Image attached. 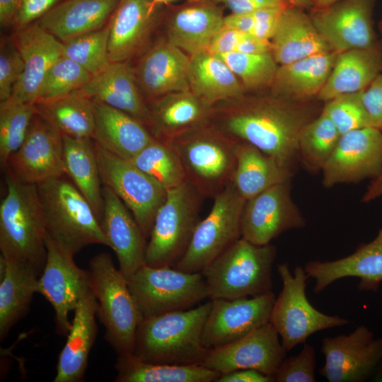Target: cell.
<instances>
[{"label":"cell","instance_id":"cell-1","mask_svg":"<svg viewBox=\"0 0 382 382\" xmlns=\"http://www.w3.org/2000/svg\"><path fill=\"white\" fill-rule=\"evenodd\" d=\"M308 102L268 95H244L212 106L209 122L237 141L250 144L274 158L294 175L303 128L320 113Z\"/></svg>","mask_w":382,"mask_h":382},{"label":"cell","instance_id":"cell-2","mask_svg":"<svg viewBox=\"0 0 382 382\" xmlns=\"http://www.w3.org/2000/svg\"><path fill=\"white\" fill-rule=\"evenodd\" d=\"M211 306L212 301L141 319L132 354L148 362L201 364L210 350L202 334Z\"/></svg>","mask_w":382,"mask_h":382},{"label":"cell","instance_id":"cell-3","mask_svg":"<svg viewBox=\"0 0 382 382\" xmlns=\"http://www.w3.org/2000/svg\"><path fill=\"white\" fill-rule=\"evenodd\" d=\"M0 204V250L6 258L28 262L42 273L47 255L45 216L35 184L7 172Z\"/></svg>","mask_w":382,"mask_h":382},{"label":"cell","instance_id":"cell-4","mask_svg":"<svg viewBox=\"0 0 382 382\" xmlns=\"http://www.w3.org/2000/svg\"><path fill=\"white\" fill-rule=\"evenodd\" d=\"M276 256L274 245H256L240 238L201 272L208 298L234 299L272 291Z\"/></svg>","mask_w":382,"mask_h":382},{"label":"cell","instance_id":"cell-5","mask_svg":"<svg viewBox=\"0 0 382 382\" xmlns=\"http://www.w3.org/2000/svg\"><path fill=\"white\" fill-rule=\"evenodd\" d=\"M48 235L75 255L84 247H110L92 207L77 187L62 177L36 185Z\"/></svg>","mask_w":382,"mask_h":382},{"label":"cell","instance_id":"cell-6","mask_svg":"<svg viewBox=\"0 0 382 382\" xmlns=\"http://www.w3.org/2000/svg\"><path fill=\"white\" fill-rule=\"evenodd\" d=\"M187 181L204 198L214 199L231 182L237 141L209 122L170 141Z\"/></svg>","mask_w":382,"mask_h":382},{"label":"cell","instance_id":"cell-7","mask_svg":"<svg viewBox=\"0 0 382 382\" xmlns=\"http://www.w3.org/2000/svg\"><path fill=\"white\" fill-rule=\"evenodd\" d=\"M88 265L89 285L97 300V316L105 328V337L117 356L132 354L141 318L128 279L107 253L96 255Z\"/></svg>","mask_w":382,"mask_h":382},{"label":"cell","instance_id":"cell-8","mask_svg":"<svg viewBox=\"0 0 382 382\" xmlns=\"http://www.w3.org/2000/svg\"><path fill=\"white\" fill-rule=\"evenodd\" d=\"M203 199L187 181L167 190L146 244V265L175 267L186 253L200 221Z\"/></svg>","mask_w":382,"mask_h":382},{"label":"cell","instance_id":"cell-9","mask_svg":"<svg viewBox=\"0 0 382 382\" xmlns=\"http://www.w3.org/2000/svg\"><path fill=\"white\" fill-rule=\"evenodd\" d=\"M277 270L282 288L275 299L270 322L287 351L303 344L316 332L349 323L346 318L327 315L313 306L306 294L308 278L303 267L296 266L291 272L288 264L282 263L277 265Z\"/></svg>","mask_w":382,"mask_h":382},{"label":"cell","instance_id":"cell-10","mask_svg":"<svg viewBox=\"0 0 382 382\" xmlns=\"http://www.w3.org/2000/svg\"><path fill=\"white\" fill-rule=\"evenodd\" d=\"M141 319L192 308L208 298L205 279L169 267L144 265L128 279Z\"/></svg>","mask_w":382,"mask_h":382},{"label":"cell","instance_id":"cell-11","mask_svg":"<svg viewBox=\"0 0 382 382\" xmlns=\"http://www.w3.org/2000/svg\"><path fill=\"white\" fill-rule=\"evenodd\" d=\"M245 199L231 183L214 198L209 214L198 223L190 245L174 268L202 272L242 237L241 217Z\"/></svg>","mask_w":382,"mask_h":382},{"label":"cell","instance_id":"cell-12","mask_svg":"<svg viewBox=\"0 0 382 382\" xmlns=\"http://www.w3.org/2000/svg\"><path fill=\"white\" fill-rule=\"evenodd\" d=\"M101 182L129 209L149 239L156 214L167 190L139 169L130 160L117 156L95 143Z\"/></svg>","mask_w":382,"mask_h":382},{"label":"cell","instance_id":"cell-13","mask_svg":"<svg viewBox=\"0 0 382 382\" xmlns=\"http://www.w3.org/2000/svg\"><path fill=\"white\" fill-rule=\"evenodd\" d=\"M46 250L37 293L54 309L57 334L67 335L71 325L69 313L74 311L81 298L90 289L88 272L78 267L74 260V255L58 245L48 233Z\"/></svg>","mask_w":382,"mask_h":382},{"label":"cell","instance_id":"cell-14","mask_svg":"<svg viewBox=\"0 0 382 382\" xmlns=\"http://www.w3.org/2000/svg\"><path fill=\"white\" fill-rule=\"evenodd\" d=\"M289 179L245 200L241 217L242 238L256 245H267L282 233L306 226L291 195Z\"/></svg>","mask_w":382,"mask_h":382},{"label":"cell","instance_id":"cell-15","mask_svg":"<svg viewBox=\"0 0 382 382\" xmlns=\"http://www.w3.org/2000/svg\"><path fill=\"white\" fill-rule=\"evenodd\" d=\"M320 351L325 364L319 373L328 381L362 382L382 361V337L360 325L348 335L324 337Z\"/></svg>","mask_w":382,"mask_h":382},{"label":"cell","instance_id":"cell-16","mask_svg":"<svg viewBox=\"0 0 382 382\" xmlns=\"http://www.w3.org/2000/svg\"><path fill=\"white\" fill-rule=\"evenodd\" d=\"M6 170L16 179L38 184L66 174L62 134L36 112L21 146Z\"/></svg>","mask_w":382,"mask_h":382},{"label":"cell","instance_id":"cell-17","mask_svg":"<svg viewBox=\"0 0 382 382\" xmlns=\"http://www.w3.org/2000/svg\"><path fill=\"white\" fill-rule=\"evenodd\" d=\"M321 172L325 187L375 179L382 173V132L368 127L342 134Z\"/></svg>","mask_w":382,"mask_h":382},{"label":"cell","instance_id":"cell-18","mask_svg":"<svg viewBox=\"0 0 382 382\" xmlns=\"http://www.w3.org/2000/svg\"><path fill=\"white\" fill-rule=\"evenodd\" d=\"M279 337L269 322L236 341L211 349L201 365L221 374L255 369L274 378L287 351Z\"/></svg>","mask_w":382,"mask_h":382},{"label":"cell","instance_id":"cell-19","mask_svg":"<svg viewBox=\"0 0 382 382\" xmlns=\"http://www.w3.org/2000/svg\"><path fill=\"white\" fill-rule=\"evenodd\" d=\"M273 291L234 299H213L202 334L209 349L236 341L270 320Z\"/></svg>","mask_w":382,"mask_h":382},{"label":"cell","instance_id":"cell-20","mask_svg":"<svg viewBox=\"0 0 382 382\" xmlns=\"http://www.w3.org/2000/svg\"><path fill=\"white\" fill-rule=\"evenodd\" d=\"M374 0H341L311 9L310 17L330 49L338 54L376 46L372 26Z\"/></svg>","mask_w":382,"mask_h":382},{"label":"cell","instance_id":"cell-21","mask_svg":"<svg viewBox=\"0 0 382 382\" xmlns=\"http://www.w3.org/2000/svg\"><path fill=\"white\" fill-rule=\"evenodd\" d=\"M224 11L215 0H186L166 14L163 37L189 56L207 50L224 25Z\"/></svg>","mask_w":382,"mask_h":382},{"label":"cell","instance_id":"cell-22","mask_svg":"<svg viewBox=\"0 0 382 382\" xmlns=\"http://www.w3.org/2000/svg\"><path fill=\"white\" fill-rule=\"evenodd\" d=\"M132 68L146 101L166 93L190 90V56L164 37L153 43Z\"/></svg>","mask_w":382,"mask_h":382},{"label":"cell","instance_id":"cell-23","mask_svg":"<svg viewBox=\"0 0 382 382\" xmlns=\"http://www.w3.org/2000/svg\"><path fill=\"white\" fill-rule=\"evenodd\" d=\"M315 281V293L346 277L359 279V291H377L382 282V228L371 242L361 243L350 255L331 261L311 260L303 267Z\"/></svg>","mask_w":382,"mask_h":382},{"label":"cell","instance_id":"cell-24","mask_svg":"<svg viewBox=\"0 0 382 382\" xmlns=\"http://www.w3.org/2000/svg\"><path fill=\"white\" fill-rule=\"evenodd\" d=\"M13 37L22 55L24 71L10 99L35 102L48 71L63 55V43L37 21L16 30Z\"/></svg>","mask_w":382,"mask_h":382},{"label":"cell","instance_id":"cell-25","mask_svg":"<svg viewBox=\"0 0 382 382\" xmlns=\"http://www.w3.org/2000/svg\"><path fill=\"white\" fill-rule=\"evenodd\" d=\"M103 199L100 224L117 256L119 270L128 279L146 265L147 239L129 209L105 186H103Z\"/></svg>","mask_w":382,"mask_h":382},{"label":"cell","instance_id":"cell-26","mask_svg":"<svg viewBox=\"0 0 382 382\" xmlns=\"http://www.w3.org/2000/svg\"><path fill=\"white\" fill-rule=\"evenodd\" d=\"M146 102V128L154 139L163 141L208 123L212 108L190 90L166 93Z\"/></svg>","mask_w":382,"mask_h":382},{"label":"cell","instance_id":"cell-27","mask_svg":"<svg viewBox=\"0 0 382 382\" xmlns=\"http://www.w3.org/2000/svg\"><path fill=\"white\" fill-rule=\"evenodd\" d=\"M154 0H120L108 23L110 62H128L144 45L160 16Z\"/></svg>","mask_w":382,"mask_h":382},{"label":"cell","instance_id":"cell-28","mask_svg":"<svg viewBox=\"0 0 382 382\" xmlns=\"http://www.w3.org/2000/svg\"><path fill=\"white\" fill-rule=\"evenodd\" d=\"M78 91L129 114L146 127L148 125L146 102L128 62H110Z\"/></svg>","mask_w":382,"mask_h":382},{"label":"cell","instance_id":"cell-29","mask_svg":"<svg viewBox=\"0 0 382 382\" xmlns=\"http://www.w3.org/2000/svg\"><path fill=\"white\" fill-rule=\"evenodd\" d=\"M97 300L90 288L74 311L67 340L59 356L54 382H79L83 380L89 353L97 334Z\"/></svg>","mask_w":382,"mask_h":382},{"label":"cell","instance_id":"cell-30","mask_svg":"<svg viewBox=\"0 0 382 382\" xmlns=\"http://www.w3.org/2000/svg\"><path fill=\"white\" fill-rule=\"evenodd\" d=\"M120 0H64L55 5L37 23L61 42L101 29Z\"/></svg>","mask_w":382,"mask_h":382},{"label":"cell","instance_id":"cell-31","mask_svg":"<svg viewBox=\"0 0 382 382\" xmlns=\"http://www.w3.org/2000/svg\"><path fill=\"white\" fill-rule=\"evenodd\" d=\"M92 101L95 117L92 139L102 148L130 160L153 139L146 127L132 116L100 101Z\"/></svg>","mask_w":382,"mask_h":382},{"label":"cell","instance_id":"cell-32","mask_svg":"<svg viewBox=\"0 0 382 382\" xmlns=\"http://www.w3.org/2000/svg\"><path fill=\"white\" fill-rule=\"evenodd\" d=\"M338 54L330 51L279 65L270 92L295 102H308L311 98L318 97Z\"/></svg>","mask_w":382,"mask_h":382},{"label":"cell","instance_id":"cell-33","mask_svg":"<svg viewBox=\"0 0 382 382\" xmlns=\"http://www.w3.org/2000/svg\"><path fill=\"white\" fill-rule=\"evenodd\" d=\"M270 41L271 53L278 65L332 51L317 30L310 15L292 6L284 9Z\"/></svg>","mask_w":382,"mask_h":382},{"label":"cell","instance_id":"cell-34","mask_svg":"<svg viewBox=\"0 0 382 382\" xmlns=\"http://www.w3.org/2000/svg\"><path fill=\"white\" fill-rule=\"evenodd\" d=\"M0 339L25 316L37 293L39 271L31 264L0 255Z\"/></svg>","mask_w":382,"mask_h":382},{"label":"cell","instance_id":"cell-35","mask_svg":"<svg viewBox=\"0 0 382 382\" xmlns=\"http://www.w3.org/2000/svg\"><path fill=\"white\" fill-rule=\"evenodd\" d=\"M382 71V52L374 46L340 53L318 95L327 102L338 96L364 90Z\"/></svg>","mask_w":382,"mask_h":382},{"label":"cell","instance_id":"cell-36","mask_svg":"<svg viewBox=\"0 0 382 382\" xmlns=\"http://www.w3.org/2000/svg\"><path fill=\"white\" fill-rule=\"evenodd\" d=\"M189 86L192 92L212 106L247 93L226 63L208 50L190 56Z\"/></svg>","mask_w":382,"mask_h":382},{"label":"cell","instance_id":"cell-37","mask_svg":"<svg viewBox=\"0 0 382 382\" xmlns=\"http://www.w3.org/2000/svg\"><path fill=\"white\" fill-rule=\"evenodd\" d=\"M236 156L231 183L245 200L293 176L274 158L246 142L237 141Z\"/></svg>","mask_w":382,"mask_h":382},{"label":"cell","instance_id":"cell-38","mask_svg":"<svg viewBox=\"0 0 382 382\" xmlns=\"http://www.w3.org/2000/svg\"><path fill=\"white\" fill-rule=\"evenodd\" d=\"M35 112L62 136L92 139L95 128L93 101L78 91L34 102Z\"/></svg>","mask_w":382,"mask_h":382},{"label":"cell","instance_id":"cell-39","mask_svg":"<svg viewBox=\"0 0 382 382\" xmlns=\"http://www.w3.org/2000/svg\"><path fill=\"white\" fill-rule=\"evenodd\" d=\"M63 137L66 174L86 197L100 222L103 211V187L92 139Z\"/></svg>","mask_w":382,"mask_h":382},{"label":"cell","instance_id":"cell-40","mask_svg":"<svg viewBox=\"0 0 382 382\" xmlns=\"http://www.w3.org/2000/svg\"><path fill=\"white\" fill-rule=\"evenodd\" d=\"M117 382H216L221 374L201 364H172L117 356Z\"/></svg>","mask_w":382,"mask_h":382},{"label":"cell","instance_id":"cell-41","mask_svg":"<svg viewBox=\"0 0 382 382\" xmlns=\"http://www.w3.org/2000/svg\"><path fill=\"white\" fill-rule=\"evenodd\" d=\"M341 134L323 112L302 129L298 140L299 163L311 174L320 172Z\"/></svg>","mask_w":382,"mask_h":382},{"label":"cell","instance_id":"cell-42","mask_svg":"<svg viewBox=\"0 0 382 382\" xmlns=\"http://www.w3.org/2000/svg\"><path fill=\"white\" fill-rule=\"evenodd\" d=\"M130 161L166 190L186 181L180 159L169 142L153 138Z\"/></svg>","mask_w":382,"mask_h":382},{"label":"cell","instance_id":"cell-43","mask_svg":"<svg viewBox=\"0 0 382 382\" xmlns=\"http://www.w3.org/2000/svg\"><path fill=\"white\" fill-rule=\"evenodd\" d=\"M34 102L8 99L0 104V163L6 169L8 159L23 144L33 116Z\"/></svg>","mask_w":382,"mask_h":382},{"label":"cell","instance_id":"cell-44","mask_svg":"<svg viewBox=\"0 0 382 382\" xmlns=\"http://www.w3.org/2000/svg\"><path fill=\"white\" fill-rule=\"evenodd\" d=\"M219 56L238 78L247 93L270 88L279 66L271 52H230Z\"/></svg>","mask_w":382,"mask_h":382},{"label":"cell","instance_id":"cell-45","mask_svg":"<svg viewBox=\"0 0 382 382\" xmlns=\"http://www.w3.org/2000/svg\"><path fill=\"white\" fill-rule=\"evenodd\" d=\"M110 28L107 23L93 31L63 43V55L74 60L92 76L110 62L108 57Z\"/></svg>","mask_w":382,"mask_h":382},{"label":"cell","instance_id":"cell-46","mask_svg":"<svg viewBox=\"0 0 382 382\" xmlns=\"http://www.w3.org/2000/svg\"><path fill=\"white\" fill-rule=\"evenodd\" d=\"M91 77L83 66L62 55L48 71L36 100L57 98L78 91Z\"/></svg>","mask_w":382,"mask_h":382},{"label":"cell","instance_id":"cell-47","mask_svg":"<svg viewBox=\"0 0 382 382\" xmlns=\"http://www.w3.org/2000/svg\"><path fill=\"white\" fill-rule=\"evenodd\" d=\"M362 91L338 96L325 102L322 109L341 135L352 130L371 127L362 102Z\"/></svg>","mask_w":382,"mask_h":382},{"label":"cell","instance_id":"cell-48","mask_svg":"<svg viewBox=\"0 0 382 382\" xmlns=\"http://www.w3.org/2000/svg\"><path fill=\"white\" fill-rule=\"evenodd\" d=\"M24 71L22 55L13 37L0 41V101L11 96L13 88Z\"/></svg>","mask_w":382,"mask_h":382},{"label":"cell","instance_id":"cell-49","mask_svg":"<svg viewBox=\"0 0 382 382\" xmlns=\"http://www.w3.org/2000/svg\"><path fill=\"white\" fill-rule=\"evenodd\" d=\"M316 355L314 347L303 343L300 353L284 359L274 376L277 382H314Z\"/></svg>","mask_w":382,"mask_h":382},{"label":"cell","instance_id":"cell-50","mask_svg":"<svg viewBox=\"0 0 382 382\" xmlns=\"http://www.w3.org/2000/svg\"><path fill=\"white\" fill-rule=\"evenodd\" d=\"M361 98L371 127L382 132V74L363 90Z\"/></svg>","mask_w":382,"mask_h":382},{"label":"cell","instance_id":"cell-51","mask_svg":"<svg viewBox=\"0 0 382 382\" xmlns=\"http://www.w3.org/2000/svg\"><path fill=\"white\" fill-rule=\"evenodd\" d=\"M61 0H21L14 22L15 31L39 20Z\"/></svg>","mask_w":382,"mask_h":382},{"label":"cell","instance_id":"cell-52","mask_svg":"<svg viewBox=\"0 0 382 382\" xmlns=\"http://www.w3.org/2000/svg\"><path fill=\"white\" fill-rule=\"evenodd\" d=\"M286 7L268 8L253 11L255 21V35L271 40Z\"/></svg>","mask_w":382,"mask_h":382},{"label":"cell","instance_id":"cell-53","mask_svg":"<svg viewBox=\"0 0 382 382\" xmlns=\"http://www.w3.org/2000/svg\"><path fill=\"white\" fill-rule=\"evenodd\" d=\"M246 34L223 25L207 50L216 55L238 52Z\"/></svg>","mask_w":382,"mask_h":382},{"label":"cell","instance_id":"cell-54","mask_svg":"<svg viewBox=\"0 0 382 382\" xmlns=\"http://www.w3.org/2000/svg\"><path fill=\"white\" fill-rule=\"evenodd\" d=\"M231 13H244L263 8L291 6L286 0H215Z\"/></svg>","mask_w":382,"mask_h":382},{"label":"cell","instance_id":"cell-55","mask_svg":"<svg viewBox=\"0 0 382 382\" xmlns=\"http://www.w3.org/2000/svg\"><path fill=\"white\" fill-rule=\"evenodd\" d=\"M274 378L255 369H239L221 374L216 382H272Z\"/></svg>","mask_w":382,"mask_h":382},{"label":"cell","instance_id":"cell-56","mask_svg":"<svg viewBox=\"0 0 382 382\" xmlns=\"http://www.w3.org/2000/svg\"><path fill=\"white\" fill-rule=\"evenodd\" d=\"M224 26L240 32L255 35V21L253 12L244 13H230L225 16Z\"/></svg>","mask_w":382,"mask_h":382},{"label":"cell","instance_id":"cell-57","mask_svg":"<svg viewBox=\"0 0 382 382\" xmlns=\"http://www.w3.org/2000/svg\"><path fill=\"white\" fill-rule=\"evenodd\" d=\"M21 1L0 0V24L1 27H13Z\"/></svg>","mask_w":382,"mask_h":382},{"label":"cell","instance_id":"cell-58","mask_svg":"<svg viewBox=\"0 0 382 382\" xmlns=\"http://www.w3.org/2000/svg\"><path fill=\"white\" fill-rule=\"evenodd\" d=\"M380 195H382V173L374 179L363 199L369 202Z\"/></svg>","mask_w":382,"mask_h":382},{"label":"cell","instance_id":"cell-59","mask_svg":"<svg viewBox=\"0 0 382 382\" xmlns=\"http://www.w3.org/2000/svg\"><path fill=\"white\" fill-rule=\"evenodd\" d=\"M291 6L304 9H311L313 7L312 0H286Z\"/></svg>","mask_w":382,"mask_h":382},{"label":"cell","instance_id":"cell-60","mask_svg":"<svg viewBox=\"0 0 382 382\" xmlns=\"http://www.w3.org/2000/svg\"><path fill=\"white\" fill-rule=\"evenodd\" d=\"M313 3V8H323L330 6L341 0H312Z\"/></svg>","mask_w":382,"mask_h":382},{"label":"cell","instance_id":"cell-61","mask_svg":"<svg viewBox=\"0 0 382 382\" xmlns=\"http://www.w3.org/2000/svg\"><path fill=\"white\" fill-rule=\"evenodd\" d=\"M172 1H174V0H154V1L156 4H159V5H161L162 4L168 3Z\"/></svg>","mask_w":382,"mask_h":382},{"label":"cell","instance_id":"cell-62","mask_svg":"<svg viewBox=\"0 0 382 382\" xmlns=\"http://www.w3.org/2000/svg\"><path fill=\"white\" fill-rule=\"evenodd\" d=\"M380 29H381V33H382V22H381V24H380Z\"/></svg>","mask_w":382,"mask_h":382}]
</instances>
